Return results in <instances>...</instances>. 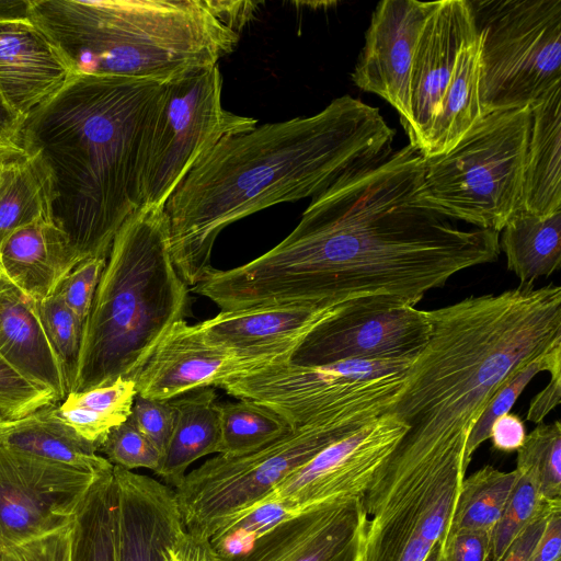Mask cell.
<instances>
[{"label":"cell","instance_id":"cell-1","mask_svg":"<svg viewBox=\"0 0 561 561\" xmlns=\"http://www.w3.org/2000/svg\"><path fill=\"white\" fill-rule=\"evenodd\" d=\"M425 158L412 145L339 178L294 230L259 257L215 267L191 289L221 311L386 302L415 307L455 274L497 260L500 233L463 230L421 196Z\"/></svg>","mask_w":561,"mask_h":561},{"label":"cell","instance_id":"cell-2","mask_svg":"<svg viewBox=\"0 0 561 561\" xmlns=\"http://www.w3.org/2000/svg\"><path fill=\"white\" fill-rule=\"evenodd\" d=\"M394 136L377 107L343 95L314 115L222 139L164 205L178 273L194 287L214 268L213 248L225 228L271 206L314 197L342 175L386 160Z\"/></svg>","mask_w":561,"mask_h":561},{"label":"cell","instance_id":"cell-3","mask_svg":"<svg viewBox=\"0 0 561 561\" xmlns=\"http://www.w3.org/2000/svg\"><path fill=\"white\" fill-rule=\"evenodd\" d=\"M163 84L75 75L25 118L21 148L38 165L50 217L81 261L107 259L142 204L145 144Z\"/></svg>","mask_w":561,"mask_h":561},{"label":"cell","instance_id":"cell-4","mask_svg":"<svg viewBox=\"0 0 561 561\" xmlns=\"http://www.w3.org/2000/svg\"><path fill=\"white\" fill-rule=\"evenodd\" d=\"M426 314L428 340L385 414L408 426L399 447L465 458L470 432L500 387L561 346V287L469 296Z\"/></svg>","mask_w":561,"mask_h":561},{"label":"cell","instance_id":"cell-5","mask_svg":"<svg viewBox=\"0 0 561 561\" xmlns=\"http://www.w3.org/2000/svg\"><path fill=\"white\" fill-rule=\"evenodd\" d=\"M27 18L73 75L167 83L239 41L218 0H28Z\"/></svg>","mask_w":561,"mask_h":561},{"label":"cell","instance_id":"cell-6","mask_svg":"<svg viewBox=\"0 0 561 561\" xmlns=\"http://www.w3.org/2000/svg\"><path fill=\"white\" fill-rule=\"evenodd\" d=\"M188 310L190 287L172 260L164 207L140 206L113 240L83 323L69 392L134 380Z\"/></svg>","mask_w":561,"mask_h":561},{"label":"cell","instance_id":"cell-7","mask_svg":"<svg viewBox=\"0 0 561 561\" xmlns=\"http://www.w3.org/2000/svg\"><path fill=\"white\" fill-rule=\"evenodd\" d=\"M531 106L494 111L448 151L425 158L421 196L433 210L501 232L522 208Z\"/></svg>","mask_w":561,"mask_h":561},{"label":"cell","instance_id":"cell-8","mask_svg":"<svg viewBox=\"0 0 561 561\" xmlns=\"http://www.w3.org/2000/svg\"><path fill=\"white\" fill-rule=\"evenodd\" d=\"M468 466L396 447L363 495L357 561H424L448 531Z\"/></svg>","mask_w":561,"mask_h":561},{"label":"cell","instance_id":"cell-9","mask_svg":"<svg viewBox=\"0 0 561 561\" xmlns=\"http://www.w3.org/2000/svg\"><path fill=\"white\" fill-rule=\"evenodd\" d=\"M411 362L344 360L309 366L289 360L227 379L220 388L270 408L291 427L327 422L366 425L387 412Z\"/></svg>","mask_w":561,"mask_h":561},{"label":"cell","instance_id":"cell-10","mask_svg":"<svg viewBox=\"0 0 561 561\" xmlns=\"http://www.w3.org/2000/svg\"><path fill=\"white\" fill-rule=\"evenodd\" d=\"M483 116L531 106L561 85V0H469Z\"/></svg>","mask_w":561,"mask_h":561},{"label":"cell","instance_id":"cell-11","mask_svg":"<svg viewBox=\"0 0 561 561\" xmlns=\"http://www.w3.org/2000/svg\"><path fill=\"white\" fill-rule=\"evenodd\" d=\"M221 92L217 65L163 84L145 144L141 206L164 207L202 156L222 139L257 125L252 117L225 110Z\"/></svg>","mask_w":561,"mask_h":561},{"label":"cell","instance_id":"cell-12","mask_svg":"<svg viewBox=\"0 0 561 561\" xmlns=\"http://www.w3.org/2000/svg\"><path fill=\"white\" fill-rule=\"evenodd\" d=\"M363 426L348 422L308 424L291 427L243 455L217 454L174 488L186 530L206 537L218 522L260 501L327 446Z\"/></svg>","mask_w":561,"mask_h":561},{"label":"cell","instance_id":"cell-13","mask_svg":"<svg viewBox=\"0 0 561 561\" xmlns=\"http://www.w3.org/2000/svg\"><path fill=\"white\" fill-rule=\"evenodd\" d=\"M103 473L0 445V546L27 540L73 520Z\"/></svg>","mask_w":561,"mask_h":561},{"label":"cell","instance_id":"cell-14","mask_svg":"<svg viewBox=\"0 0 561 561\" xmlns=\"http://www.w3.org/2000/svg\"><path fill=\"white\" fill-rule=\"evenodd\" d=\"M426 310L386 302L348 304L318 324L290 363L320 366L344 360L413 359L426 344Z\"/></svg>","mask_w":561,"mask_h":561},{"label":"cell","instance_id":"cell-15","mask_svg":"<svg viewBox=\"0 0 561 561\" xmlns=\"http://www.w3.org/2000/svg\"><path fill=\"white\" fill-rule=\"evenodd\" d=\"M407 430L408 426L397 417L383 414L327 446L263 499L285 502L302 513L362 497Z\"/></svg>","mask_w":561,"mask_h":561},{"label":"cell","instance_id":"cell-16","mask_svg":"<svg viewBox=\"0 0 561 561\" xmlns=\"http://www.w3.org/2000/svg\"><path fill=\"white\" fill-rule=\"evenodd\" d=\"M299 344L238 351L209 343L197 324L175 322L135 376L137 394L172 400L190 391L220 387L227 379L289 362Z\"/></svg>","mask_w":561,"mask_h":561},{"label":"cell","instance_id":"cell-17","mask_svg":"<svg viewBox=\"0 0 561 561\" xmlns=\"http://www.w3.org/2000/svg\"><path fill=\"white\" fill-rule=\"evenodd\" d=\"M434 1L382 0L365 33V44L352 72L360 90L386 100L405 128L410 121L413 57Z\"/></svg>","mask_w":561,"mask_h":561},{"label":"cell","instance_id":"cell-18","mask_svg":"<svg viewBox=\"0 0 561 561\" xmlns=\"http://www.w3.org/2000/svg\"><path fill=\"white\" fill-rule=\"evenodd\" d=\"M469 0H439L421 31L411 70L410 121L404 128L410 145L423 150L458 56L476 36Z\"/></svg>","mask_w":561,"mask_h":561},{"label":"cell","instance_id":"cell-19","mask_svg":"<svg viewBox=\"0 0 561 561\" xmlns=\"http://www.w3.org/2000/svg\"><path fill=\"white\" fill-rule=\"evenodd\" d=\"M366 515L363 496L287 518L250 551L220 561H357Z\"/></svg>","mask_w":561,"mask_h":561},{"label":"cell","instance_id":"cell-20","mask_svg":"<svg viewBox=\"0 0 561 561\" xmlns=\"http://www.w3.org/2000/svg\"><path fill=\"white\" fill-rule=\"evenodd\" d=\"M113 476L116 561H167L186 531L174 489L116 466Z\"/></svg>","mask_w":561,"mask_h":561},{"label":"cell","instance_id":"cell-21","mask_svg":"<svg viewBox=\"0 0 561 561\" xmlns=\"http://www.w3.org/2000/svg\"><path fill=\"white\" fill-rule=\"evenodd\" d=\"M75 75L27 19L0 20V96L26 116Z\"/></svg>","mask_w":561,"mask_h":561},{"label":"cell","instance_id":"cell-22","mask_svg":"<svg viewBox=\"0 0 561 561\" xmlns=\"http://www.w3.org/2000/svg\"><path fill=\"white\" fill-rule=\"evenodd\" d=\"M80 262L68 234L49 217L19 228L0 245L3 275L32 301L55 294Z\"/></svg>","mask_w":561,"mask_h":561},{"label":"cell","instance_id":"cell-23","mask_svg":"<svg viewBox=\"0 0 561 561\" xmlns=\"http://www.w3.org/2000/svg\"><path fill=\"white\" fill-rule=\"evenodd\" d=\"M344 306L280 305L220 311L197 327L211 344L238 351L265 350L300 343Z\"/></svg>","mask_w":561,"mask_h":561},{"label":"cell","instance_id":"cell-24","mask_svg":"<svg viewBox=\"0 0 561 561\" xmlns=\"http://www.w3.org/2000/svg\"><path fill=\"white\" fill-rule=\"evenodd\" d=\"M0 354L58 402L68 394L69 375L46 335L34 302L13 285L0 295Z\"/></svg>","mask_w":561,"mask_h":561},{"label":"cell","instance_id":"cell-25","mask_svg":"<svg viewBox=\"0 0 561 561\" xmlns=\"http://www.w3.org/2000/svg\"><path fill=\"white\" fill-rule=\"evenodd\" d=\"M522 208L536 215L561 210V85L531 105Z\"/></svg>","mask_w":561,"mask_h":561},{"label":"cell","instance_id":"cell-26","mask_svg":"<svg viewBox=\"0 0 561 561\" xmlns=\"http://www.w3.org/2000/svg\"><path fill=\"white\" fill-rule=\"evenodd\" d=\"M55 404L0 422V445L94 473L111 470L113 465L99 454L98 446L55 414Z\"/></svg>","mask_w":561,"mask_h":561},{"label":"cell","instance_id":"cell-27","mask_svg":"<svg viewBox=\"0 0 561 561\" xmlns=\"http://www.w3.org/2000/svg\"><path fill=\"white\" fill-rule=\"evenodd\" d=\"M217 393L201 388L171 400L175 421L162 461L154 472L163 483L176 488L197 459L220 453Z\"/></svg>","mask_w":561,"mask_h":561},{"label":"cell","instance_id":"cell-28","mask_svg":"<svg viewBox=\"0 0 561 561\" xmlns=\"http://www.w3.org/2000/svg\"><path fill=\"white\" fill-rule=\"evenodd\" d=\"M500 239L506 266L519 286H534L561 265V210L536 215L519 208L507 220Z\"/></svg>","mask_w":561,"mask_h":561},{"label":"cell","instance_id":"cell-29","mask_svg":"<svg viewBox=\"0 0 561 561\" xmlns=\"http://www.w3.org/2000/svg\"><path fill=\"white\" fill-rule=\"evenodd\" d=\"M479 41L476 34L458 56L421 151L424 158L450 150L483 117L479 96Z\"/></svg>","mask_w":561,"mask_h":561},{"label":"cell","instance_id":"cell-30","mask_svg":"<svg viewBox=\"0 0 561 561\" xmlns=\"http://www.w3.org/2000/svg\"><path fill=\"white\" fill-rule=\"evenodd\" d=\"M50 217L47 190L33 158L23 153L0 159V245L15 230Z\"/></svg>","mask_w":561,"mask_h":561},{"label":"cell","instance_id":"cell-31","mask_svg":"<svg viewBox=\"0 0 561 561\" xmlns=\"http://www.w3.org/2000/svg\"><path fill=\"white\" fill-rule=\"evenodd\" d=\"M113 469L101 474L77 512L72 561H116Z\"/></svg>","mask_w":561,"mask_h":561},{"label":"cell","instance_id":"cell-32","mask_svg":"<svg viewBox=\"0 0 561 561\" xmlns=\"http://www.w3.org/2000/svg\"><path fill=\"white\" fill-rule=\"evenodd\" d=\"M516 479V469L506 472L490 465L465 477L447 534L461 529L492 533Z\"/></svg>","mask_w":561,"mask_h":561},{"label":"cell","instance_id":"cell-33","mask_svg":"<svg viewBox=\"0 0 561 561\" xmlns=\"http://www.w3.org/2000/svg\"><path fill=\"white\" fill-rule=\"evenodd\" d=\"M220 453L239 456L253 451L291 430L275 411L255 401L218 403Z\"/></svg>","mask_w":561,"mask_h":561},{"label":"cell","instance_id":"cell-34","mask_svg":"<svg viewBox=\"0 0 561 561\" xmlns=\"http://www.w3.org/2000/svg\"><path fill=\"white\" fill-rule=\"evenodd\" d=\"M298 514L285 502L263 499L218 522L206 537L220 559H229L247 553L261 536Z\"/></svg>","mask_w":561,"mask_h":561},{"label":"cell","instance_id":"cell-35","mask_svg":"<svg viewBox=\"0 0 561 561\" xmlns=\"http://www.w3.org/2000/svg\"><path fill=\"white\" fill-rule=\"evenodd\" d=\"M516 470L527 474L546 502L561 501V424H537L517 450Z\"/></svg>","mask_w":561,"mask_h":561},{"label":"cell","instance_id":"cell-36","mask_svg":"<svg viewBox=\"0 0 561 561\" xmlns=\"http://www.w3.org/2000/svg\"><path fill=\"white\" fill-rule=\"evenodd\" d=\"M541 371H548L550 376L561 375V346L550 350L524 365L494 393L467 439L465 458L468 463L479 446L490 438L493 421L511 412L526 386Z\"/></svg>","mask_w":561,"mask_h":561},{"label":"cell","instance_id":"cell-37","mask_svg":"<svg viewBox=\"0 0 561 561\" xmlns=\"http://www.w3.org/2000/svg\"><path fill=\"white\" fill-rule=\"evenodd\" d=\"M517 471V479L503 514L492 531L490 561H497L516 536L548 503L540 496L534 481Z\"/></svg>","mask_w":561,"mask_h":561},{"label":"cell","instance_id":"cell-38","mask_svg":"<svg viewBox=\"0 0 561 561\" xmlns=\"http://www.w3.org/2000/svg\"><path fill=\"white\" fill-rule=\"evenodd\" d=\"M33 302L46 335L71 380L80 348L83 323L57 293Z\"/></svg>","mask_w":561,"mask_h":561},{"label":"cell","instance_id":"cell-39","mask_svg":"<svg viewBox=\"0 0 561 561\" xmlns=\"http://www.w3.org/2000/svg\"><path fill=\"white\" fill-rule=\"evenodd\" d=\"M99 453L113 466L126 470L146 468L156 472L162 461V454L130 417L110 431Z\"/></svg>","mask_w":561,"mask_h":561},{"label":"cell","instance_id":"cell-40","mask_svg":"<svg viewBox=\"0 0 561 561\" xmlns=\"http://www.w3.org/2000/svg\"><path fill=\"white\" fill-rule=\"evenodd\" d=\"M136 396L135 381L118 378L111 383L85 391L69 392L61 403L91 410L118 426L130 416Z\"/></svg>","mask_w":561,"mask_h":561},{"label":"cell","instance_id":"cell-41","mask_svg":"<svg viewBox=\"0 0 561 561\" xmlns=\"http://www.w3.org/2000/svg\"><path fill=\"white\" fill-rule=\"evenodd\" d=\"M55 403L58 400L54 394L24 378L0 354V410L8 419L21 417Z\"/></svg>","mask_w":561,"mask_h":561},{"label":"cell","instance_id":"cell-42","mask_svg":"<svg viewBox=\"0 0 561 561\" xmlns=\"http://www.w3.org/2000/svg\"><path fill=\"white\" fill-rule=\"evenodd\" d=\"M75 519L46 534L18 543L0 546V560L72 561Z\"/></svg>","mask_w":561,"mask_h":561},{"label":"cell","instance_id":"cell-43","mask_svg":"<svg viewBox=\"0 0 561 561\" xmlns=\"http://www.w3.org/2000/svg\"><path fill=\"white\" fill-rule=\"evenodd\" d=\"M106 259L90 257L81 261L64 279L56 291L66 306L84 323Z\"/></svg>","mask_w":561,"mask_h":561},{"label":"cell","instance_id":"cell-44","mask_svg":"<svg viewBox=\"0 0 561 561\" xmlns=\"http://www.w3.org/2000/svg\"><path fill=\"white\" fill-rule=\"evenodd\" d=\"M130 420L163 455L172 436L175 411L171 400L148 399L136 396Z\"/></svg>","mask_w":561,"mask_h":561},{"label":"cell","instance_id":"cell-45","mask_svg":"<svg viewBox=\"0 0 561 561\" xmlns=\"http://www.w3.org/2000/svg\"><path fill=\"white\" fill-rule=\"evenodd\" d=\"M440 546L442 561H490L492 533L456 530L447 534Z\"/></svg>","mask_w":561,"mask_h":561},{"label":"cell","instance_id":"cell-46","mask_svg":"<svg viewBox=\"0 0 561 561\" xmlns=\"http://www.w3.org/2000/svg\"><path fill=\"white\" fill-rule=\"evenodd\" d=\"M557 504H561V501L548 502L510 543L497 561H528L545 531L548 517Z\"/></svg>","mask_w":561,"mask_h":561},{"label":"cell","instance_id":"cell-47","mask_svg":"<svg viewBox=\"0 0 561 561\" xmlns=\"http://www.w3.org/2000/svg\"><path fill=\"white\" fill-rule=\"evenodd\" d=\"M523 420L514 413H505L496 417L490 428L493 447L503 453L517 451L526 438Z\"/></svg>","mask_w":561,"mask_h":561},{"label":"cell","instance_id":"cell-48","mask_svg":"<svg viewBox=\"0 0 561 561\" xmlns=\"http://www.w3.org/2000/svg\"><path fill=\"white\" fill-rule=\"evenodd\" d=\"M528 561H561V504L552 508L545 531Z\"/></svg>","mask_w":561,"mask_h":561},{"label":"cell","instance_id":"cell-49","mask_svg":"<svg viewBox=\"0 0 561 561\" xmlns=\"http://www.w3.org/2000/svg\"><path fill=\"white\" fill-rule=\"evenodd\" d=\"M167 561H220L207 537L185 531Z\"/></svg>","mask_w":561,"mask_h":561},{"label":"cell","instance_id":"cell-50","mask_svg":"<svg viewBox=\"0 0 561 561\" xmlns=\"http://www.w3.org/2000/svg\"><path fill=\"white\" fill-rule=\"evenodd\" d=\"M24 122L25 117L0 96V150L23 153L21 136Z\"/></svg>","mask_w":561,"mask_h":561},{"label":"cell","instance_id":"cell-51","mask_svg":"<svg viewBox=\"0 0 561 561\" xmlns=\"http://www.w3.org/2000/svg\"><path fill=\"white\" fill-rule=\"evenodd\" d=\"M560 401L561 375L550 376L548 385L530 401L527 420L536 424L542 423L548 413L560 404Z\"/></svg>","mask_w":561,"mask_h":561},{"label":"cell","instance_id":"cell-52","mask_svg":"<svg viewBox=\"0 0 561 561\" xmlns=\"http://www.w3.org/2000/svg\"><path fill=\"white\" fill-rule=\"evenodd\" d=\"M28 0H0V20L27 19Z\"/></svg>","mask_w":561,"mask_h":561},{"label":"cell","instance_id":"cell-53","mask_svg":"<svg viewBox=\"0 0 561 561\" xmlns=\"http://www.w3.org/2000/svg\"><path fill=\"white\" fill-rule=\"evenodd\" d=\"M442 542V541H440ZM440 542L434 546L424 561H442V546Z\"/></svg>","mask_w":561,"mask_h":561},{"label":"cell","instance_id":"cell-54","mask_svg":"<svg viewBox=\"0 0 561 561\" xmlns=\"http://www.w3.org/2000/svg\"><path fill=\"white\" fill-rule=\"evenodd\" d=\"M12 285L3 275V272L0 267V295L10 286Z\"/></svg>","mask_w":561,"mask_h":561},{"label":"cell","instance_id":"cell-55","mask_svg":"<svg viewBox=\"0 0 561 561\" xmlns=\"http://www.w3.org/2000/svg\"><path fill=\"white\" fill-rule=\"evenodd\" d=\"M14 154H20V153L11 152V151H5V150H0V159H2L4 157H9V156H14Z\"/></svg>","mask_w":561,"mask_h":561},{"label":"cell","instance_id":"cell-56","mask_svg":"<svg viewBox=\"0 0 561 561\" xmlns=\"http://www.w3.org/2000/svg\"><path fill=\"white\" fill-rule=\"evenodd\" d=\"M7 415L0 410V422H2L3 420H7Z\"/></svg>","mask_w":561,"mask_h":561},{"label":"cell","instance_id":"cell-57","mask_svg":"<svg viewBox=\"0 0 561 561\" xmlns=\"http://www.w3.org/2000/svg\"><path fill=\"white\" fill-rule=\"evenodd\" d=\"M1 561V560H0Z\"/></svg>","mask_w":561,"mask_h":561}]
</instances>
